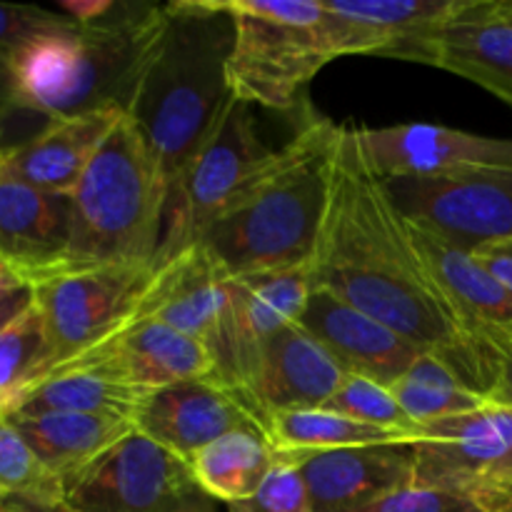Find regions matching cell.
Here are the masks:
<instances>
[{
  "label": "cell",
  "instance_id": "1",
  "mask_svg": "<svg viewBox=\"0 0 512 512\" xmlns=\"http://www.w3.org/2000/svg\"><path fill=\"white\" fill-rule=\"evenodd\" d=\"M310 283L398 330L423 353L443 358L485 398L483 358L440 290L413 225L370 168L355 128H340L328 215L310 260Z\"/></svg>",
  "mask_w": 512,
  "mask_h": 512
},
{
  "label": "cell",
  "instance_id": "2",
  "mask_svg": "<svg viewBox=\"0 0 512 512\" xmlns=\"http://www.w3.org/2000/svg\"><path fill=\"white\" fill-rule=\"evenodd\" d=\"M340 128L313 115L200 238L223 278L308 268L330 203Z\"/></svg>",
  "mask_w": 512,
  "mask_h": 512
},
{
  "label": "cell",
  "instance_id": "3",
  "mask_svg": "<svg viewBox=\"0 0 512 512\" xmlns=\"http://www.w3.org/2000/svg\"><path fill=\"white\" fill-rule=\"evenodd\" d=\"M233 33V15L218 0L165 5L128 118L153 150L168 195L233 98L225 75Z\"/></svg>",
  "mask_w": 512,
  "mask_h": 512
},
{
  "label": "cell",
  "instance_id": "4",
  "mask_svg": "<svg viewBox=\"0 0 512 512\" xmlns=\"http://www.w3.org/2000/svg\"><path fill=\"white\" fill-rule=\"evenodd\" d=\"M163 23L165 5L118 3L103 23L38 35L10 58L15 108L50 120L108 108L128 113Z\"/></svg>",
  "mask_w": 512,
  "mask_h": 512
},
{
  "label": "cell",
  "instance_id": "5",
  "mask_svg": "<svg viewBox=\"0 0 512 512\" xmlns=\"http://www.w3.org/2000/svg\"><path fill=\"white\" fill-rule=\"evenodd\" d=\"M73 238L65 270L155 265L165 223V190L155 155L125 115L70 193Z\"/></svg>",
  "mask_w": 512,
  "mask_h": 512
},
{
  "label": "cell",
  "instance_id": "6",
  "mask_svg": "<svg viewBox=\"0 0 512 512\" xmlns=\"http://www.w3.org/2000/svg\"><path fill=\"white\" fill-rule=\"evenodd\" d=\"M233 15L228 85L233 98L295 110L310 80L335 60L323 0H218Z\"/></svg>",
  "mask_w": 512,
  "mask_h": 512
},
{
  "label": "cell",
  "instance_id": "7",
  "mask_svg": "<svg viewBox=\"0 0 512 512\" xmlns=\"http://www.w3.org/2000/svg\"><path fill=\"white\" fill-rule=\"evenodd\" d=\"M275 150L260 140L253 105L230 98L218 125L198 150L165 203L163 238L153 268L200 243L205 230L273 158Z\"/></svg>",
  "mask_w": 512,
  "mask_h": 512
},
{
  "label": "cell",
  "instance_id": "8",
  "mask_svg": "<svg viewBox=\"0 0 512 512\" xmlns=\"http://www.w3.org/2000/svg\"><path fill=\"white\" fill-rule=\"evenodd\" d=\"M310 290V265L225 278V313L208 348L215 365L213 380L223 385L253 420V388L265 345L275 333L298 323Z\"/></svg>",
  "mask_w": 512,
  "mask_h": 512
},
{
  "label": "cell",
  "instance_id": "9",
  "mask_svg": "<svg viewBox=\"0 0 512 512\" xmlns=\"http://www.w3.org/2000/svg\"><path fill=\"white\" fill-rule=\"evenodd\" d=\"M65 503L78 512H228L200 490L185 460L138 430L70 478Z\"/></svg>",
  "mask_w": 512,
  "mask_h": 512
},
{
  "label": "cell",
  "instance_id": "10",
  "mask_svg": "<svg viewBox=\"0 0 512 512\" xmlns=\"http://www.w3.org/2000/svg\"><path fill=\"white\" fill-rule=\"evenodd\" d=\"M153 270L150 265L63 270L30 285L48 335L45 375L118 330L148 288Z\"/></svg>",
  "mask_w": 512,
  "mask_h": 512
},
{
  "label": "cell",
  "instance_id": "11",
  "mask_svg": "<svg viewBox=\"0 0 512 512\" xmlns=\"http://www.w3.org/2000/svg\"><path fill=\"white\" fill-rule=\"evenodd\" d=\"M400 213L460 250L512 240V168H465L385 180Z\"/></svg>",
  "mask_w": 512,
  "mask_h": 512
},
{
  "label": "cell",
  "instance_id": "12",
  "mask_svg": "<svg viewBox=\"0 0 512 512\" xmlns=\"http://www.w3.org/2000/svg\"><path fill=\"white\" fill-rule=\"evenodd\" d=\"M510 450L512 410L500 405L423 423L413 440V485L470 495Z\"/></svg>",
  "mask_w": 512,
  "mask_h": 512
},
{
  "label": "cell",
  "instance_id": "13",
  "mask_svg": "<svg viewBox=\"0 0 512 512\" xmlns=\"http://www.w3.org/2000/svg\"><path fill=\"white\" fill-rule=\"evenodd\" d=\"M278 458L303 475L310 512H375L388 495L413 485V443Z\"/></svg>",
  "mask_w": 512,
  "mask_h": 512
},
{
  "label": "cell",
  "instance_id": "14",
  "mask_svg": "<svg viewBox=\"0 0 512 512\" xmlns=\"http://www.w3.org/2000/svg\"><path fill=\"white\" fill-rule=\"evenodd\" d=\"M60 368L93 370L140 390H158L183 380H213L215 373L203 343L153 320H128Z\"/></svg>",
  "mask_w": 512,
  "mask_h": 512
},
{
  "label": "cell",
  "instance_id": "15",
  "mask_svg": "<svg viewBox=\"0 0 512 512\" xmlns=\"http://www.w3.org/2000/svg\"><path fill=\"white\" fill-rule=\"evenodd\" d=\"M360 148L383 180L428 178L465 168H512V138H488L443 125L360 128Z\"/></svg>",
  "mask_w": 512,
  "mask_h": 512
},
{
  "label": "cell",
  "instance_id": "16",
  "mask_svg": "<svg viewBox=\"0 0 512 512\" xmlns=\"http://www.w3.org/2000/svg\"><path fill=\"white\" fill-rule=\"evenodd\" d=\"M470 0H323L335 58L388 55L413 60L420 43Z\"/></svg>",
  "mask_w": 512,
  "mask_h": 512
},
{
  "label": "cell",
  "instance_id": "17",
  "mask_svg": "<svg viewBox=\"0 0 512 512\" xmlns=\"http://www.w3.org/2000/svg\"><path fill=\"white\" fill-rule=\"evenodd\" d=\"M73 238L70 195L0 173V263L28 285L63 273Z\"/></svg>",
  "mask_w": 512,
  "mask_h": 512
},
{
  "label": "cell",
  "instance_id": "18",
  "mask_svg": "<svg viewBox=\"0 0 512 512\" xmlns=\"http://www.w3.org/2000/svg\"><path fill=\"white\" fill-rule=\"evenodd\" d=\"M133 425L140 435L185 463L205 445L233 430L258 428L248 410L210 378L150 390L135 413Z\"/></svg>",
  "mask_w": 512,
  "mask_h": 512
},
{
  "label": "cell",
  "instance_id": "19",
  "mask_svg": "<svg viewBox=\"0 0 512 512\" xmlns=\"http://www.w3.org/2000/svg\"><path fill=\"white\" fill-rule=\"evenodd\" d=\"M298 325L338 360L345 373L363 375L388 388L423 353L398 330L320 288L310 290Z\"/></svg>",
  "mask_w": 512,
  "mask_h": 512
},
{
  "label": "cell",
  "instance_id": "20",
  "mask_svg": "<svg viewBox=\"0 0 512 512\" xmlns=\"http://www.w3.org/2000/svg\"><path fill=\"white\" fill-rule=\"evenodd\" d=\"M413 63L473 80L512 108V23L495 13L490 0H470L463 13L435 28Z\"/></svg>",
  "mask_w": 512,
  "mask_h": 512
},
{
  "label": "cell",
  "instance_id": "21",
  "mask_svg": "<svg viewBox=\"0 0 512 512\" xmlns=\"http://www.w3.org/2000/svg\"><path fill=\"white\" fill-rule=\"evenodd\" d=\"M345 375L338 360L313 335L298 323L288 325L265 345L253 388L255 423L265 433L270 415L280 410L325 408Z\"/></svg>",
  "mask_w": 512,
  "mask_h": 512
},
{
  "label": "cell",
  "instance_id": "22",
  "mask_svg": "<svg viewBox=\"0 0 512 512\" xmlns=\"http://www.w3.org/2000/svg\"><path fill=\"white\" fill-rule=\"evenodd\" d=\"M225 313V278L200 245L153 270L128 320H153L210 348ZM125 320V323H128Z\"/></svg>",
  "mask_w": 512,
  "mask_h": 512
},
{
  "label": "cell",
  "instance_id": "23",
  "mask_svg": "<svg viewBox=\"0 0 512 512\" xmlns=\"http://www.w3.org/2000/svg\"><path fill=\"white\" fill-rule=\"evenodd\" d=\"M125 115V110L108 108L50 120L38 135L3 150L0 173L48 193L70 195Z\"/></svg>",
  "mask_w": 512,
  "mask_h": 512
},
{
  "label": "cell",
  "instance_id": "24",
  "mask_svg": "<svg viewBox=\"0 0 512 512\" xmlns=\"http://www.w3.org/2000/svg\"><path fill=\"white\" fill-rule=\"evenodd\" d=\"M413 225V223H410ZM415 240L438 280L440 290L463 320L480 353L488 330L512 323V293L468 250H460L413 225ZM483 358V355H480ZM485 368V365H483Z\"/></svg>",
  "mask_w": 512,
  "mask_h": 512
},
{
  "label": "cell",
  "instance_id": "25",
  "mask_svg": "<svg viewBox=\"0 0 512 512\" xmlns=\"http://www.w3.org/2000/svg\"><path fill=\"white\" fill-rule=\"evenodd\" d=\"M45 468L68 483L105 453L123 443L135 425L125 418L90 413H38L8 415Z\"/></svg>",
  "mask_w": 512,
  "mask_h": 512
},
{
  "label": "cell",
  "instance_id": "26",
  "mask_svg": "<svg viewBox=\"0 0 512 512\" xmlns=\"http://www.w3.org/2000/svg\"><path fill=\"white\" fill-rule=\"evenodd\" d=\"M150 390L133 388L108 375L83 368H55L13 400L5 415L90 413L113 415L133 423Z\"/></svg>",
  "mask_w": 512,
  "mask_h": 512
},
{
  "label": "cell",
  "instance_id": "27",
  "mask_svg": "<svg viewBox=\"0 0 512 512\" xmlns=\"http://www.w3.org/2000/svg\"><path fill=\"white\" fill-rule=\"evenodd\" d=\"M275 463L278 455L263 430L243 428L205 445L188 465L200 490L228 508L253 498Z\"/></svg>",
  "mask_w": 512,
  "mask_h": 512
},
{
  "label": "cell",
  "instance_id": "28",
  "mask_svg": "<svg viewBox=\"0 0 512 512\" xmlns=\"http://www.w3.org/2000/svg\"><path fill=\"white\" fill-rule=\"evenodd\" d=\"M265 438L278 455L285 453H328V450L370 448V445L413 443L410 438L375 425L360 423L328 408L280 410L270 415Z\"/></svg>",
  "mask_w": 512,
  "mask_h": 512
},
{
  "label": "cell",
  "instance_id": "29",
  "mask_svg": "<svg viewBox=\"0 0 512 512\" xmlns=\"http://www.w3.org/2000/svg\"><path fill=\"white\" fill-rule=\"evenodd\" d=\"M390 393L415 425L470 413L488 405L483 395L463 383L453 365L433 353H420L408 373L390 385Z\"/></svg>",
  "mask_w": 512,
  "mask_h": 512
},
{
  "label": "cell",
  "instance_id": "30",
  "mask_svg": "<svg viewBox=\"0 0 512 512\" xmlns=\"http://www.w3.org/2000/svg\"><path fill=\"white\" fill-rule=\"evenodd\" d=\"M48 370V335L35 303L0 330V408L8 413L23 390Z\"/></svg>",
  "mask_w": 512,
  "mask_h": 512
},
{
  "label": "cell",
  "instance_id": "31",
  "mask_svg": "<svg viewBox=\"0 0 512 512\" xmlns=\"http://www.w3.org/2000/svg\"><path fill=\"white\" fill-rule=\"evenodd\" d=\"M0 498H33L43 503L65 500L60 478L45 468L5 413L0 415Z\"/></svg>",
  "mask_w": 512,
  "mask_h": 512
},
{
  "label": "cell",
  "instance_id": "32",
  "mask_svg": "<svg viewBox=\"0 0 512 512\" xmlns=\"http://www.w3.org/2000/svg\"><path fill=\"white\" fill-rule=\"evenodd\" d=\"M325 408L360 420V423L375 425V428L390 430V433H400L410 440H415V430H418V425L405 415V410L400 408L388 385H380L355 373L345 375V380L335 390L333 398L325 403Z\"/></svg>",
  "mask_w": 512,
  "mask_h": 512
},
{
  "label": "cell",
  "instance_id": "33",
  "mask_svg": "<svg viewBox=\"0 0 512 512\" xmlns=\"http://www.w3.org/2000/svg\"><path fill=\"white\" fill-rule=\"evenodd\" d=\"M228 512H310L303 475L295 465L278 458L263 488L250 500L228 505Z\"/></svg>",
  "mask_w": 512,
  "mask_h": 512
},
{
  "label": "cell",
  "instance_id": "34",
  "mask_svg": "<svg viewBox=\"0 0 512 512\" xmlns=\"http://www.w3.org/2000/svg\"><path fill=\"white\" fill-rule=\"evenodd\" d=\"M75 25L68 15L50 13L35 5L0 3V58L10 63L15 53L33 38Z\"/></svg>",
  "mask_w": 512,
  "mask_h": 512
},
{
  "label": "cell",
  "instance_id": "35",
  "mask_svg": "<svg viewBox=\"0 0 512 512\" xmlns=\"http://www.w3.org/2000/svg\"><path fill=\"white\" fill-rule=\"evenodd\" d=\"M488 403L512 410V323L488 330L480 338Z\"/></svg>",
  "mask_w": 512,
  "mask_h": 512
},
{
  "label": "cell",
  "instance_id": "36",
  "mask_svg": "<svg viewBox=\"0 0 512 512\" xmlns=\"http://www.w3.org/2000/svg\"><path fill=\"white\" fill-rule=\"evenodd\" d=\"M375 512H485L470 495L450 493V490L410 488L388 495Z\"/></svg>",
  "mask_w": 512,
  "mask_h": 512
},
{
  "label": "cell",
  "instance_id": "37",
  "mask_svg": "<svg viewBox=\"0 0 512 512\" xmlns=\"http://www.w3.org/2000/svg\"><path fill=\"white\" fill-rule=\"evenodd\" d=\"M473 255L512 293V240L483 245L473 250Z\"/></svg>",
  "mask_w": 512,
  "mask_h": 512
},
{
  "label": "cell",
  "instance_id": "38",
  "mask_svg": "<svg viewBox=\"0 0 512 512\" xmlns=\"http://www.w3.org/2000/svg\"><path fill=\"white\" fill-rule=\"evenodd\" d=\"M498 490H512V450L480 480L478 488L470 493V498H478V495L485 493H498Z\"/></svg>",
  "mask_w": 512,
  "mask_h": 512
},
{
  "label": "cell",
  "instance_id": "39",
  "mask_svg": "<svg viewBox=\"0 0 512 512\" xmlns=\"http://www.w3.org/2000/svg\"><path fill=\"white\" fill-rule=\"evenodd\" d=\"M30 305H33V288H30V285L3 295V298H0V330L8 328V325L13 323L15 318H20Z\"/></svg>",
  "mask_w": 512,
  "mask_h": 512
},
{
  "label": "cell",
  "instance_id": "40",
  "mask_svg": "<svg viewBox=\"0 0 512 512\" xmlns=\"http://www.w3.org/2000/svg\"><path fill=\"white\" fill-rule=\"evenodd\" d=\"M0 508L5 512H78L68 503H43L33 498H0Z\"/></svg>",
  "mask_w": 512,
  "mask_h": 512
},
{
  "label": "cell",
  "instance_id": "41",
  "mask_svg": "<svg viewBox=\"0 0 512 512\" xmlns=\"http://www.w3.org/2000/svg\"><path fill=\"white\" fill-rule=\"evenodd\" d=\"M485 512H512V490H498L473 498Z\"/></svg>",
  "mask_w": 512,
  "mask_h": 512
},
{
  "label": "cell",
  "instance_id": "42",
  "mask_svg": "<svg viewBox=\"0 0 512 512\" xmlns=\"http://www.w3.org/2000/svg\"><path fill=\"white\" fill-rule=\"evenodd\" d=\"M8 108H15V93H13V73H10V63L0 58V113Z\"/></svg>",
  "mask_w": 512,
  "mask_h": 512
},
{
  "label": "cell",
  "instance_id": "43",
  "mask_svg": "<svg viewBox=\"0 0 512 512\" xmlns=\"http://www.w3.org/2000/svg\"><path fill=\"white\" fill-rule=\"evenodd\" d=\"M25 285H28V283H25L20 275H15L13 270L8 268V265L0 263V298H3V295H8V293H13V290L25 288Z\"/></svg>",
  "mask_w": 512,
  "mask_h": 512
},
{
  "label": "cell",
  "instance_id": "44",
  "mask_svg": "<svg viewBox=\"0 0 512 512\" xmlns=\"http://www.w3.org/2000/svg\"><path fill=\"white\" fill-rule=\"evenodd\" d=\"M490 5H493V10L500 15V18H505L508 23H512V0H490Z\"/></svg>",
  "mask_w": 512,
  "mask_h": 512
},
{
  "label": "cell",
  "instance_id": "45",
  "mask_svg": "<svg viewBox=\"0 0 512 512\" xmlns=\"http://www.w3.org/2000/svg\"><path fill=\"white\" fill-rule=\"evenodd\" d=\"M0 158H3V150H0Z\"/></svg>",
  "mask_w": 512,
  "mask_h": 512
},
{
  "label": "cell",
  "instance_id": "46",
  "mask_svg": "<svg viewBox=\"0 0 512 512\" xmlns=\"http://www.w3.org/2000/svg\"><path fill=\"white\" fill-rule=\"evenodd\" d=\"M0 415H3V408H0Z\"/></svg>",
  "mask_w": 512,
  "mask_h": 512
},
{
  "label": "cell",
  "instance_id": "47",
  "mask_svg": "<svg viewBox=\"0 0 512 512\" xmlns=\"http://www.w3.org/2000/svg\"><path fill=\"white\" fill-rule=\"evenodd\" d=\"M0 512H5V510H3V508H0Z\"/></svg>",
  "mask_w": 512,
  "mask_h": 512
}]
</instances>
